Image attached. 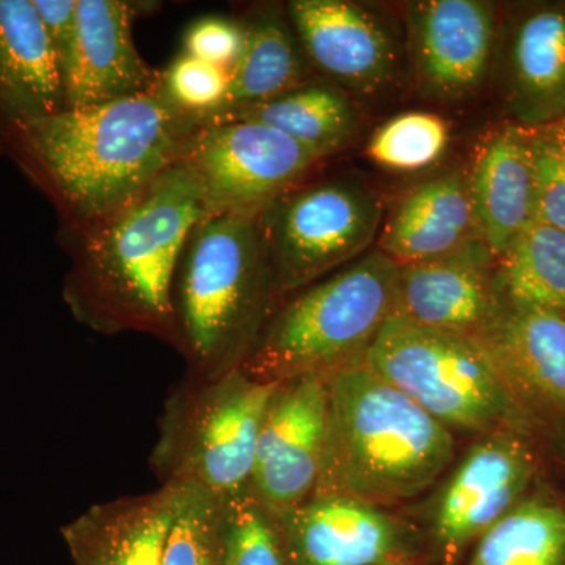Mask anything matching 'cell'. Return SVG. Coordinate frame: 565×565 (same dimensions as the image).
<instances>
[{
  "mask_svg": "<svg viewBox=\"0 0 565 565\" xmlns=\"http://www.w3.org/2000/svg\"><path fill=\"white\" fill-rule=\"evenodd\" d=\"M289 565H404L414 535L381 505L313 494L274 515Z\"/></svg>",
  "mask_w": 565,
  "mask_h": 565,
  "instance_id": "obj_14",
  "label": "cell"
},
{
  "mask_svg": "<svg viewBox=\"0 0 565 565\" xmlns=\"http://www.w3.org/2000/svg\"><path fill=\"white\" fill-rule=\"evenodd\" d=\"M384 207L351 178L289 189L259 214V233L277 299H286L355 262L379 239Z\"/></svg>",
  "mask_w": 565,
  "mask_h": 565,
  "instance_id": "obj_8",
  "label": "cell"
},
{
  "mask_svg": "<svg viewBox=\"0 0 565 565\" xmlns=\"http://www.w3.org/2000/svg\"><path fill=\"white\" fill-rule=\"evenodd\" d=\"M492 76L514 125L535 129L565 118V3L516 7L500 21Z\"/></svg>",
  "mask_w": 565,
  "mask_h": 565,
  "instance_id": "obj_13",
  "label": "cell"
},
{
  "mask_svg": "<svg viewBox=\"0 0 565 565\" xmlns=\"http://www.w3.org/2000/svg\"><path fill=\"white\" fill-rule=\"evenodd\" d=\"M482 243L456 255L404 264L397 281L394 315L430 329L478 338L493 321L500 300Z\"/></svg>",
  "mask_w": 565,
  "mask_h": 565,
  "instance_id": "obj_17",
  "label": "cell"
},
{
  "mask_svg": "<svg viewBox=\"0 0 565 565\" xmlns=\"http://www.w3.org/2000/svg\"><path fill=\"white\" fill-rule=\"evenodd\" d=\"M174 508L172 486L95 504L62 527L63 541L74 565H161Z\"/></svg>",
  "mask_w": 565,
  "mask_h": 565,
  "instance_id": "obj_20",
  "label": "cell"
},
{
  "mask_svg": "<svg viewBox=\"0 0 565 565\" xmlns=\"http://www.w3.org/2000/svg\"><path fill=\"white\" fill-rule=\"evenodd\" d=\"M161 87L180 109L200 121L225 106L230 71L182 52L162 70Z\"/></svg>",
  "mask_w": 565,
  "mask_h": 565,
  "instance_id": "obj_30",
  "label": "cell"
},
{
  "mask_svg": "<svg viewBox=\"0 0 565 565\" xmlns=\"http://www.w3.org/2000/svg\"><path fill=\"white\" fill-rule=\"evenodd\" d=\"M174 490L177 508L161 565H217L218 498L195 487Z\"/></svg>",
  "mask_w": 565,
  "mask_h": 565,
  "instance_id": "obj_29",
  "label": "cell"
},
{
  "mask_svg": "<svg viewBox=\"0 0 565 565\" xmlns=\"http://www.w3.org/2000/svg\"><path fill=\"white\" fill-rule=\"evenodd\" d=\"M217 565H289L277 520L245 487L218 500Z\"/></svg>",
  "mask_w": 565,
  "mask_h": 565,
  "instance_id": "obj_27",
  "label": "cell"
},
{
  "mask_svg": "<svg viewBox=\"0 0 565 565\" xmlns=\"http://www.w3.org/2000/svg\"><path fill=\"white\" fill-rule=\"evenodd\" d=\"M449 137L448 122L440 115L403 111L375 129L367 141L366 156L388 172L415 173L444 158Z\"/></svg>",
  "mask_w": 565,
  "mask_h": 565,
  "instance_id": "obj_28",
  "label": "cell"
},
{
  "mask_svg": "<svg viewBox=\"0 0 565 565\" xmlns=\"http://www.w3.org/2000/svg\"><path fill=\"white\" fill-rule=\"evenodd\" d=\"M223 121L267 126L302 145L321 161L343 150L359 131V115L343 88L315 79L266 102L212 114L202 118L200 126Z\"/></svg>",
  "mask_w": 565,
  "mask_h": 565,
  "instance_id": "obj_23",
  "label": "cell"
},
{
  "mask_svg": "<svg viewBox=\"0 0 565 565\" xmlns=\"http://www.w3.org/2000/svg\"><path fill=\"white\" fill-rule=\"evenodd\" d=\"M467 184L479 241L498 262L535 218L530 129L511 122L490 134L476 151Z\"/></svg>",
  "mask_w": 565,
  "mask_h": 565,
  "instance_id": "obj_18",
  "label": "cell"
},
{
  "mask_svg": "<svg viewBox=\"0 0 565 565\" xmlns=\"http://www.w3.org/2000/svg\"><path fill=\"white\" fill-rule=\"evenodd\" d=\"M537 462L525 434L482 435L456 465L437 494L433 533L438 548L455 559L468 545L525 500Z\"/></svg>",
  "mask_w": 565,
  "mask_h": 565,
  "instance_id": "obj_10",
  "label": "cell"
},
{
  "mask_svg": "<svg viewBox=\"0 0 565 565\" xmlns=\"http://www.w3.org/2000/svg\"><path fill=\"white\" fill-rule=\"evenodd\" d=\"M401 264L375 250L275 308L243 370L267 384L327 375L363 360L394 313Z\"/></svg>",
  "mask_w": 565,
  "mask_h": 565,
  "instance_id": "obj_5",
  "label": "cell"
},
{
  "mask_svg": "<svg viewBox=\"0 0 565 565\" xmlns=\"http://www.w3.org/2000/svg\"><path fill=\"white\" fill-rule=\"evenodd\" d=\"M206 214L202 184L180 161L117 210L70 233L63 299L76 321L93 332L145 333L173 345L174 274Z\"/></svg>",
  "mask_w": 565,
  "mask_h": 565,
  "instance_id": "obj_2",
  "label": "cell"
},
{
  "mask_svg": "<svg viewBox=\"0 0 565 565\" xmlns=\"http://www.w3.org/2000/svg\"><path fill=\"white\" fill-rule=\"evenodd\" d=\"M199 126V117L180 109L159 84L132 98L25 122L2 143L51 196L70 234L180 162Z\"/></svg>",
  "mask_w": 565,
  "mask_h": 565,
  "instance_id": "obj_1",
  "label": "cell"
},
{
  "mask_svg": "<svg viewBox=\"0 0 565 565\" xmlns=\"http://www.w3.org/2000/svg\"><path fill=\"white\" fill-rule=\"evenodd\" d=\"M65 107L61 66L32 0H0V141Z\"/></svg>",
  "mask_w": 565,
  "mask_h": 565,
  "instance_id": "obj_21",
  "label": "cell"
},
{
  "mask_svg": "<svg viewBox=\"0 0 565 565\" xmlns=\"http://www.w3.org/2000/svg\"><path fill=\"white\" fill-rule=\"evenodd\" d=\"M184 54L232 70L244 44L241 21L228 18H200L184 33Z\"/></svg>",
  "mask_w": 565,
  "mask_h": 565,
  "instance_id": "obj_32",
  "label": "cell"
},
{
  "mask_svg": "<svg viewBox=\"0 0 565 565\" xmlns=\"http://www.w3.org/2000/svg\"><path fill=\"white\" fill-rule=\"evenodd\" d=\"M481 243L467 177L446 173L412 189L382 225L379 250L404 264L456 255Z\"/></svg>",
  "mask_w": 565,
  "mask_h": 565,
  "instance_id": "obj_22",
  "label": "cell"
},
{
  "mask_svg": "<svg viewBox=\"0 0 565 565\" xmlns=\"http://www.w3.org/2000/svg\"><path fill=\"white\" fill-rule=\"evenodd\" d=\"M363 363L452 434H525L526 408L476 337L430 329L393 313Z\"/></svg>",
  "mask_w": 565,
  "mask_h": 565,
  "instance_id": "obj_6",
  "label": "cell"
},
{
  "mask_svg": "<svg viewBox=\"0 0 565 565\" xmlns=\"http://www.w3.org/2000/svg\"><path fill=\"white\" fill-rule=\"evenodd\" d=\"M134 7L122 0H77V36L63 73L65 109L154 90L162 71L141 58L132 39Z\"/></svg>",
  "mask_w": 565,
  "mask_h": 565,
  "instance_id": "obj_16",
  "label": "cell"
},
{
  "mask_svg": "<svg viewBox=\"0 0 565 565\" xmlns=\"http://www.w3.org/2000/svg\"><path fill=\"white\" fill-rule=\"evenodd\" d=\"M326 437V375H300L278 384L264 415L247 486L270 514L291 511L313 497Z\"/></svg>",
  "mask_w": 565,
  "mask_h": 565,
  "instance_id": "obj_11",
  "label": "cell"
},
{
  "mask_svg": "<svg viewBox=\"0 0 565 565\" xmlns=\"http://www.w3.org/2000/svg\"><path fill=\"white\" fill-rule=\"evenodd\" d=\"M493 286L500 303L565 316V233L531 222L498 259Z\"/></svg>",
  "mask_w": 565,
  "mask_h": 565,
  "instance_id": "obj_25",
  "label": "cell"
},
{
  "mask_svg": "<svg viewBox=\"0 0 565 565\" xmlns=\"http://www.w3.org/2000/svg\"><path fill=\"white\" fill-rule=\"evenodd\" d=\"M545 128L552 134L553 140L556 141L557 148H559L565 158V118L553 122V125L545 126Z\"/></svg>",
  "mask_w": 565,
  "mask_h": 565,
  "instance_id": "obj_34",
  "label": "cell"
},
{
  "mask_svg": "<svg viewBox=\"0 0 565 565\" xmlns=\"http://www.w3.org/2000/svg\"><path fill=\"white\" fill-rule=\"evenodd\" d=\"M523 407L565 422V316L500 305L479 334Z\"/></svg>",
  "mask_w": 565,
  "mask_h": 565,
  "instance_id": "obj_19",
  "label": "cell"
},
{
  "mask_svg": "<svg viewBox=\"0 0 565 565\" xmlns=\"http://www.w3.org/2000/svg\"><path fill=\"white\" fill-rule=\"evenodd\" d=\"M326 382L327 437L315 494L386 508L418 497L451 467L455 434L363 360Z\"/></svg>",
  "mask_w": 565,
  "mask_h": 565,
  "instance_id": "obj_3",
  "label": "cell"
},
{
  "mask_svg": "<svg viewBox=\"0 0 565 565\" xmlns=\"http://www.w3.org/2000/svg\"><path fill=\"white\" fill-rule=\"evenodd\" d=\"M47 33L62 76L68 66L77 36V0H32Z\"/></svg>",
  "mask_w": 565,
  "mask_h": 565,
  "instance_id": "obj_33",
  "label": "cell"
},
{
  "mask_svg": "<svg viewBox=\"0 0 565 565\" xmlns=\"http://www.w3.org/2000/svg\"><path fill=\"white\" fill-rule=\"evenodd\" d=\"M241 24L243 51L230 70V93L222 110L266 102L313 79L286 7L264 3Z\"/></svg>",
  "mask_w": 565,
  "mask_h": 565,
  "instance_id": "obj_24",
  "label": "cell"
},
{
  "mask_svg": "<svg viewBox=\"0 0 565 565\" xmlns=\"http://www.w3.org/2000/svg\"><path fill=\"white\" fill-rule=\"evenodd\" d=\"M259 214L207 212L185 241L172 308L188 377L212 381L243 366L275 310Z\"/></svg>",
  "mask_w": 565,
  "mask_h": 565,
  "instance_id": "obj_4",
  "label": "cell"
},
{
  "mask_svg": "<svg viewBox=\"0 0 565 565\" xmlns=\"http://www.w3.org/2000/svg\"><path fill=\"white\" fill-rule=\"evenodd\" d=\"M534 166V221L565 233V158L545 128L530 129Z\"/></svg>",
  "mask_w": 565,
  "mask_h": 565,
  "instance_id": "obj_31",
  "label": "cell"
},
{
  "mask_svg": "<svg viewBox=\"0 0 565 565\" xmlns=\"http://www.w3.org/2000/svg\"><path fill=\"white\" fill-rule=\"evenodd\" d=\"M497 7L482 0H423L407 9L416 85L435 102H463L492 76Z\"/></svg>",
  "mask_w": 565,
  "mask_h": 565,
  "instance_id": "obj_12",
  "label": "cell"
},
{
  "mask_svg": "<svg viewBox=\"0 0 565 565\" xmlns=\"http://www.w3.org/2000/svg\"><path fill=\"white\" fill-rule=\"evenodd\" d=\"M286 13L308 62L344 92L371 95L393 81L396 43L370 10L345 0H291Z\"/></svg>",
  "mask_w": 565,
  "mask_h": 565,
  "instance_id": "obj_15",
  "label": "cell"
},
{
  "mask_svg": "<svg viewBox=\"0 0 565 565\" xmlns=\"http://www.w3.org/2000/svg\"><path fill=\"white\" fill-rule=\"evenodd\" d=\"M468 565H565L564 505L527 494L478 539Z\"/></svg>",
  "mask_w": 565,
  "mask_h": 565,
  "instance_id": "obj_26",
  "label": "cell"
},
{
  "mask_svg": "<svg viewBox=\"0 0 565 565\" xmlns=\"http://www.w3.org/2000/svg\"><path fill=\"white\" fill-rule=\"evenodd\" d=\"M277 385L243 367L212 381L185 377L163 404L150 456L161 486L195 487L218 500L244 490Z\"/></svg>",
  "mask_w": 565,
  "mask_h": 565,
  "instance_id": "obj_7",
  "label": "cell"
},
{
  "mask_svg": "<svg viewBox=\"0 0 565 565\" xmlns=\"http://www.w3.org/2000/svg\"><path fill=\"white\" fill-rule=\"evenodd\" d=\"M181 161L202 184L207 212H262L321 162L285 134L250 121L196 128Z\"/></svg>",
  "mask_w": 565,
  "mask_h": 565,
  "instance_id": "obj_9",
  "label": "cell"
}]
</instances>
